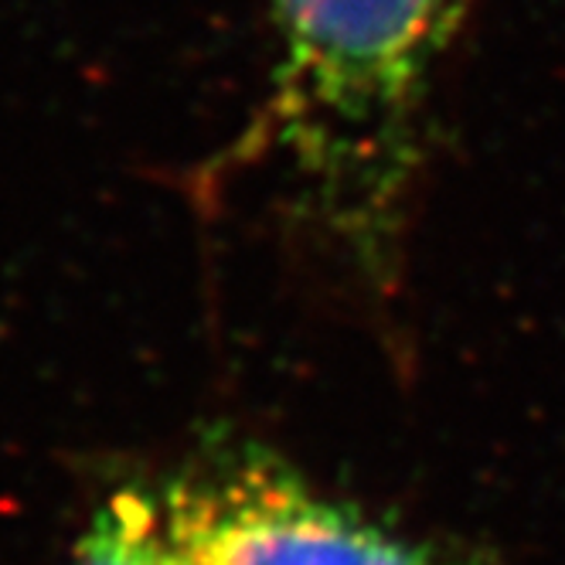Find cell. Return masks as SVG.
I'll use <instances>...</instances> for the list:
<instances>
[{
    "label": "cell",
    "instance_id": "obj_1",
    "mask_svg": "<svg viewBox=\"0 0 565 565\" xmlns=\"http://www.w3.org/2000/svg\"><path fill=\"white\" fill-rule=\"evenodd\" d=\"M470 0H273L279 143L344 256L395 276L423 160V109Z\"/></svg>",
    "mask_w": 565,
    "mask_h": 565
},
{
    "label": "cell",
    "instance_id": "obj_2",
    "mask_svg": "<svg viewBox=\"0 0 565 565\" xmlns=\"http://www.w3.org/2000/svg\"><path fill=\"white\" fill-rule=\"evenodd\" d=\"M153 498L188 565H433L423 545L263 460L174 480Z\"/></svg>",
    "mask_w": 565,
    "mask_h": 565
},
{
    "label": "cell",
    "instance_id": "obj_3",
    "mask_svg": "<svg viewBox=\"0 0 565 565\" xmlns=\"http://www.w3.org/2000/svg\"><path fill=\"white\" fill-rule=\"evenodd\" d=\"M68 565H188L160 524L157 498L127 491L113 498L75 545Z\"/></svg>",
    "mask_w": 565,
    "mask_h": 565
}]
</instances>
